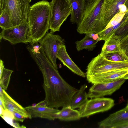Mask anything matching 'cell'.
<instances>
[{
  "label": "cell",
  "mask_w": 128,
  "mask_h": 128,
  "mask_svg": "<svg viewBox=\"0 0 128 128\" xmlns=\"http://www.w3.org/2000/svg\"><path fill=\"white\" fill-rule=\"evenodd\" d=\"M106 59L114 62L128 60V58L123 53L112 52L101 54Z\"/></svg>",
  "instance_id": "cb8c5ba5"
},
{
  "label": "cell",
  "mask_w": 128,
  "mask_h": 128,
  "mask_svg": "<svg viewBox=\"0 0 128 128\" xmlns=\"http://www.w3.org/2000/svg\"><path fill=\"white\" fill-rule=\"evenodd\" d=\"M54 118L64 121L77 120L81 118L79 111L72 108L70 106L63 107L61 110L52 115Z\"/></svg>",
  "instance_id": "ac0fdd59"
},
{
  "label": "cell",
  "mask_w": 128,
  "mask_h": 128,
  "mask_svg": "<svg viewBox=\"0 0 128 128\" xmlns=\"http://www.w3.org/2000/svg\"><path fill=\"white\" fill-rule=\"evenodd\" d=\"M128 124V108L126 107L110 114L98 123L100 128H120Z\"/></svg>",
  "instance_id": "8fae6325"
},
{
  "label": "cell",
  "mask_w": 128,
  "mask_h": 128,
  "mask_svg": "<svg viewBox=\"0 0 128 128\" xmlns=\"http://www.w3.org/2000/svg\"><path fill=\"white\" fill-rule=\"evenodd\" d=\"M125 26L124 23L122 21L120 23L114 26L105 29L98 34V41L103 40L106 41L113 34H116L118 31L123 28Z\"/></svg>",
  "instance_id": "7402d4cb"
},
{
  "label": "cell",
  "mask_w": 128,
  "mask_h": 128,
  "mask_svg": "<svg viewBox=\"0 0 128 128\" xmlns=\"http://www.w3.org/2000/svg\"><path fill=\"white\" fill-rule=\"evenodd\" d=\"M72 11L70 22L73 24H76L78 27L82 21L86 10V0H70Z\"/></svg>",
  "instance_id": "9a60e30c"
},
{
  "label": "cell",
  "mask_w": 128,
  "mask_h": 128,
  "mask_svg": "<svg viewBox=\"0 0 128 128\" xmlns=\"http://www.w3.org/2000/svg\"><path fill=\"white\" fill-rule=\"evenodd\" d=\"M25 108L32 118H40L50 120H54L52 115L60 111L48 106H38L36 104L26 107Z\"/></svg>",
  "instance_id": "4fadbf2b"
},
{
  "label": "cell",
  "mask_w": 128,
  "mask_h": 128,
  "mask_svg": "<svg viewBox=\"0 0 128 128\" xmlns=\"http://www.w3.org/2000/svg\"><path fill=\"white\" fill-rule=\"evenodd\" d=\"M87 86L84 84L81 86L80 89L73 97L70 106L75 109L80 108L88 100V94L86 91Z\"/></svg>",
  "instance_id": "ffe728a7"
},
{
  "label": "cell",
  "mask_w": 128,
  "mask_h": 128,
  "mask_svg": "<svg viewBox=\"0 0 128 128\" xmlns=\"http://www.w3.org/2000/svg\"><path fill=\"white\" fill-rule=\"evenodd\" d=\"M128 73V69L114 70L86 76L87 80L93 84L112 82L123 78Z\"/></svg>",
  "instance_id": "7c38bea8"
},
{
  "label": "cell",
  "mask_w": 128,
  "mask_h": 128,
  "mask_svg": "<svg viewBox=\"0 0 128 128\" xmlns=\"http://www.w3.org/2000/svg\"><path fill=\"white\" fill-rule=\"evenodd\" d=\"M28 51L42 74L43 87L45 94L44 100L47 106L56 109L70 106L78 90L63 79L58 68L47 58L42 47L34 48Z\"/></svg>",
  "instance_id": "6da1fadb"
},
{
  "label": "cell",
  "mask_w": 128,
  "mask_h": 128,
  "mask_svg": "<svg viewBox=\"0 0 128 128\" xmlns=\"http://www.w3.org/2000/svg\"><path fill=\"white\" fill-rule=\"evenodd\" d=\"M4 62L2 60H0V77L2 76L4 68Z\"/></svg>",
  "instance_id": "4dcf8cb0"
},
{
  "label": "cell",
  "mask_w": 128,
  "mask_h": 128,
  "mask_svg": "<svg viewBox=\"0 0 128 128\" xmlns=\"http://www.w3.org/2000/svg\"><path fill=\"white\" fill-rule=\"evenodd\" d=\"M4 97L3 89L2 87L0 86V98L4 102Z\"/></svg>",
  "instance_id": "1f68e13d"
},
{
  "label": "cell",
  "mask_w": 128,
  "mask_h": 128,
  "mask_svg": "<svg viewBox=\"0 0 128 128\" xmlns=\"http://www.w3.org/2000/svg\"><path fill=\"white\" fill-rule=\"evenodd\" d=\"M126 80L122 78L110 82L94 84L89 90L88 98H92L111 95L120 89Z\"/></svg>",
  "instance_id": "30bf717a"
},
{
  "label": "cell",
  "mask_w": 128,
  "mask_h": 128,
  "mask_svg": "<svg viewBox=\"0 0 128 128\" xmlns=\"http://www.w3.org/2000/svg\"><path fill=\"white\" fill-rule=\"evenodd\" d=\"M0 27L2 30L13 27L10 16L6 9L0 10Z\"/></svg>",
  "instance_id": "603a6c76"
},
{
  "label": "cell",
  "mask_w": 128,
  "mask_h": 128,
  "mask_svg": "<svg viewBox=\"0 0 128 128\" xmlns=\"http://www.w3.org/2000/svg\"><path fill=\"white\" fill-rule=\"evenodd\" d=\"M30 0H0V10L9 14L13 26L29 22Z\"/></svg>",
  "instance_id": "277c9868"
},
{
  "label": "cell",
  "mask_w": 128,
  "mask_h": 128,
  "mask_svg": "<svg viewBox=\"0 0 128 128\" xmlns=\"http://www.w3.org/2000/svg\"><path fill=\"white\" fill-rule=\"evenodd\" d=\"M120 128H128V124L121 126Z\"/></svg>",
  "instance_id": "e575fe53"
},
{
  "label": "cell",
  "mask_w": 128,
  "mask_h": 128,
  "mask_svg": "<svg viewBox=\"0 0 128 128\" xmlns=\"http://www.w3.org/2000/svg\"><path fill=\"white\" fill-rule=\"evenodd\" d=\"M107 0H86V6L81 23L77 27L80 34H98L106 28L104 23Z\"/></svg>",
  "instance_id": "3957f363"
},
{
  "label": "cell",
  "mask_w": 128,
  "mask_h": 128,
  "mask_svg": "<svg viewBox=\"0 0 128 128\" xmlns=\"http://www.w3.org/2000/svg\"><path fill=\"white\" fill-rule=\"evenodd\" d=\"M126 108H128V102H127V103L126 104Z\"/></svg>",
  "instance_id": "8d00e7d4"
},
{
  "label": "cell",
  "mask_w": 128,
  "mask_h": 128,
  "mask_svg": "<svg viewBox=\"0 0 128 128\" xmlns=\"http://www.w3.org/2000/svg\"><path fill=\"white\" fill-rule=\"evenodd\" d=\"M50 3V32L54 34L60 31L64 22L71 14L72 8L70 0H52Z\"/></svg>",
  "instance_id": "5b68a950"
},
{
  "label": "cell",
  "mask_w": 128,
  "mask_h": 128,
  "mask_svg": "<svg viewBox=\"0 0 128 128\" xmlns=\"http://www.w3.org/2000/svg\"><path fill=\"white\" fill-rule=\"evenodd\" d=\"M123 78L125 80L128 79V73L126 74Z\"/></svg>",
  "instance_id": "d590c367"
},
{
  "label": "cell",
  "mask_w": 128,
  "mask_h": 128,
  "mask_svg": "<svg viewBox=\"0 0 128 128\" xmlns=\"http://www.w3.org/2000/svg\"><path fill=\"white\" fill-rule=\"evenodd\" d=\"M0 106H1L5 110L4 102L0 98Z\"/></svg>",
  "instance_id": "d6a6232c"
},
{
  "label": "cell",
  "mask_w": 128,
  "mask_h": 128,
  "mask_svg": "<svg viewBox=\"0 0 128 128\" xmlns=\"http://www.w3.org/2000/svg\"><path fill=\"white\" fill-rule=\"evenodd\" d=\"M14 116V119L16 121L23 122L26 118L20 114L15 112L12 113Z\"/></svg>",
  "instance_id": "f1b7e54d"
},
{
  "label": "cell",
  "mask_w": 128,
  "mask_h": 128,
  "mask_svg": "<svg viewBox=\"0 0 128 128\" xmlns=\"http://www.w3.org/2000/svg\"><path fill=\"white\" fill-rule=\"evenodd\" d=\"M5 110L1 106H0V116H2Z\"/></svg>",
  "instance_id": "836d02e7"
},
{
  "label": "cell",
  "mask_w": 128,
  "mask_h": 128,
  "mask_svg": "<svg viewBox=\"0 0 128 128\" xmlns=\"http://www.w3.org/2000/svg\"><path fill=\"white\" fill-rule=\"evenodd\" d=\"M114 101L110 98H97L88 100L80 108L81 118L88 117L96 114L111 109L114 106Z\"/></svg>",
  "instance_id": "ba28073f"
},
{
  "label": "cell",
  "mask_w": 128,
  "mask_h": 128,
  "mask_svg": "<svg viewBox=\"0 0 128 128\" xmlns=\"http://www.w3.org/2000/svg\"><path fill=\"white\" fill-rule=\"evenodd\" d=\"M50 2L42 0L31 6L29 13V28L27 40L30 44L38 42L50 29Z\"/></svg>",
  "instance_id": "7a4b0ae2"
},
{
  "label": "cell",
  "mask_w": 128,
  "mask_h": 128,
  "mask_svg": "<svg viewBox=\"0 0 128 128\" xmlns=\"http://www.w3.org/2000/svg\"><path fill=\"white\" fill-rule=\"evenodd\" d=\"M3 92L5 110L7 109L12 113L14 112L18 113L26 118H32L25 108L13 99L4 89Z\"/></svg>",
  "instance_id": "e0dca14e"
},
{
  "label": "cell",
  "mask_w": 128,
  "mask_h": 128,
  "mask_svg": "<svg viewBox=\"0 0 128 128\" xmlns=\"http://www.w3.org/2000/svg\"></svg>",
  "instance_id": "74e56055"
},
{
  "label": "cell",
  "mask_w": 128,
  "mask_h": 128,
  "mask_svg": "<svg viewBox=\"0 0 128 128\" xmlns=\"http://www.w3.org/2000/svg\"><path fill=\"white\" fill-rule=\"evenodd\" d=\"M126 13L120 12L116 14L111 19L105 29L114 26L121 22Z\"/></svg>",
  "instance_id": "484cf974"
},
{
  "label": "cell",
  "mask_w": 128,
  "mask_h": 128,
  "mask_svg": "<svg viewBox=\"0 0 128 128\" xmlns=\"http://www.w3.org/2000/svg\"><path fill=\"white\" fill-rule=\"evenodd\" d=\"M124 4L127 8V11L122 20L126 22V26H128V0H126Z\"/></svg>",
  "instance_id": "f546056e"
},
{
  "label": "cell",
  "mask_w": 128,
  "mask_h": 128,
  "mask_svg": "<svg viewBox=\"0 0 128 128\" xmlns=\"http://www.w3.org/2000/svg\"><path fill=\"white\" fill-rule=\"evenodd\" d=\"M13 70L4 68L1 76L0 77V85L5 90H7Z\"/></svg>",
  "instance_id": "d4e9b609"
},
{
  "label": "cell",
  "mask_w": 128,
  "mask_h": 128,
  "mask_svg": "<svg viewBox=\"0 0 128 128\" xmlns=\"http://www.w3.org/2000/svg\"><path fill=\"white\" fill-rule=\"evenodd\" d=\"M29 28V22H28L2 30L0 34V40L2 38L14 45L20 43L28 44Z\"/></svg>",
  "instance_id": "9c48e42d"
},
{
  "label": "cell",
  "mask_w": 128,
  "mask_h": 128,
  "mask_svg": "<svg viewBox=\"0 0 128 128\" xmlns=\"http://www.w3.org/2000/svg\"><path fill=\"white\" fill-rule=\"evenodd\" d=\"M86 35L83 39L75 42L76 48L78 51L84 50L92 51L96 47V44L99 42L93 38L91 34Z\"/></svg>",
  "instance_id": "44dd1931"
},
{
  "label": "cell",
  "mask_w": 128,
  "mask_h": 128,
  "mask_svg": "<svg viewBox=\"0 0 128 128\" xmlns=\"http://www.w3.org/2000/svg\"><path fill=\"white\" fill-rule=\"evenodd\" d=\"M6 122L14 127L15 120L13 113L7 109L4 111L3 115L0 116Z\"/></svg>",
  "instance_id": "83f0119b"
},
{
  "label": "cell",
  "mask_w": 128,
  "mask_h": 128,
  "mask_svg": "<svg viewBox=\"0 0 128 128\" xmlns=\"http://www.w3.org/2000/svg\"><path fill=\"white\" fill-rule=\"evenodd\" d=\"M38 42L47 58L53 66L58 68L57 54L60 48L65 45L64 40L60 35L54 34L50 32L46 33Z\"/></svg>",
  "instance_id": "52a82bcc"
},
{
  "label": "cell",
  "mask_w": 128,
  "mask_h": 128,
  "mask_svg": "<svg viewBox=\"0 0 128 128\" xmlns=\"http://www.w3.org/2000/svg\"><path fill=\"white\" fill-rule=\"evenodd\" d=\"M121 38L120 46L123 53L128 58V30L122 35Z\"/></svg>",
  "instance_id": "4316f807"
},
{
  "label": "cell",
  "mask_w": 128,
  "mask_h": 128,
  "mask_svg": "<svg viewBox=\"0 0 128 128\" xmlns=\"http://www.w3.org/2000/svg\"><path fill=\"white\" fill-rule=\"evenodd\" d=\"M121 38L120 36L114 34L105 41L101 54L117 52L123 53L120 46Z\"/></svg>",
  "instance_id": "d6986e66"
},
{
  "label": "cell",
  "mask_w": 128,
  "mask_h": 128,
  "mask_svg": "<svg viewBox=\"0 0 128 128\" xmlns=\"http://www.w3.org/2000/svg\"><path fill=\"white\" fill-rule=\"evenodd\" d=\"M126 0H107L104 14V23L106 28L111 19L119 12L122 5Z\"/></svg>",
  "instance_id": "2e32d148"
},
{
  "label": "cell",
  "mask_w": 128,
  "mask_h": 128,
  "mask_svg": "<svg viewBox=\"0 0 128 128\" xmlns=\"http://www.w3.org/2000/svg\"><path fill=\"white\" fill-rule=\"evenodd\" d=\"M128 69V60L114 62L106 59L100 54L94 58L88 64L86 76L110 71Z\"/></svg>",
  "instance_id": "8992f818"
},
{
  "label": "cell",
  "mask_w": 128,
  "mask_h": 128,
  "mask_svg": "<svg viewBox=\"0 0 128 128\" xmlns=\"http://www.w3.org/2000/svg\"><path fill=\"white\" fill-rule=\"evenodd\" d=\"M57 58L74 74L84 78L86 77V74L82 71L72 60L69 56L64 45L61 47L58 52Z\"/></svg>",
  "instance_id": "5bb4252c"
}]
</instances>
